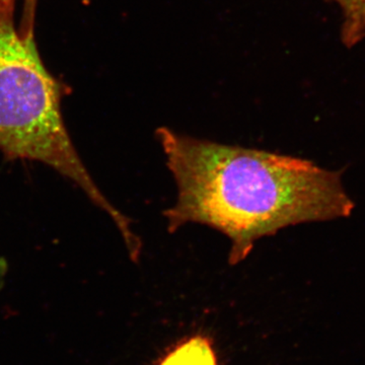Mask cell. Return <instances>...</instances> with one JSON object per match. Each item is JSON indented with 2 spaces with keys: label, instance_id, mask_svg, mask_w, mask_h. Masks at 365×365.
I'll return each mask as SVG.
<instances>
[{
  "label": "cell",
  "instance_id": "1",
  "mask_svg": "<svg viewBox=\"0 0 365 365\" xmlns=\"http://www.w3.org/2000/svg\"><path fill=\"white\" fill-rule=\"evenodd\" d=\"M155 137L177 187L163 212L170 232L190 223L222 232L228 263L246 260L255 244L300 223L351 215L340 170L304 158L196 138L160 127Z\"/></svg>",
  "mask_w": 365,
  "mask_h": 365
},
{
  "label": "cell",
  "instance_id": "2",
  "mask_svg": "<svg viewBox=\"0 0 365 365\" xmlns=\"http://www.w3.org/2000/svg\"><path fill=\"white\" fill-rule=\"evenodd\" d=\"M16 4L0 0V155L37 162L78 187L106 215L115 211L91 176L61 111L66 86L43 63L35 38L16 23Z\"/></svg>",
  "mask_w": 365,
  "mask_h": 365
},
{
  "label": "cell",
  "instance_id": "3",
  "mask_svg": "<svg viewBox=\"0 0 365 365\" xmlns=\"http://www.w3.org/2000/svg\"><path fill=\"white\" fill-rule=\"evenodd\" d=\"M158 365H218L212 342L196 335L178 343Z\"/></svg>",
  "mask_w": 365,
  "mask_h": 365
},
{
  "label": "cell",
  "instance_id": "4",
  "mask_svg": "<svg viewBox=\"0 0 365 365\" xmlns=\"http://www.w3.org/2000/svg\"><path fill=\"white\" fill-rule=\"evenodd\" d=\"M337 2L342 9L343 43L347 47H352L365 37V0H332Z\"/></svg>",
  "mask_w": 365,
  "mask_h": 365
},
{
  "label": "cell",
  "instance_id": "5",
  "mask_svg": "<svg viewBox=\"0 0 365 365\" xmlns=\"http://www.w3.org/2000/svg\"><path fill=\"white\" fill-rule=\"evenodd\" d=\"M16 2L18 0H9ZM38 0H21V14L19 32L26 38H35V18Z\"/></svg>",
  "mask_w": 365,
  "mask_h": 365
},
{
  "label": "cell",
  "instance_id": "6",
  "mask_svg": "<svg viewBox=\"0 0 365 365\" xmlns=\"http://www.w3.org/2000/svg\"><path fill=\"white\" fill-rule=\"evenodd\" d=\"M9 270V262H7L6 259L0 257V292H1L2 288L4 287Z\"/></svg>",
  "mask_w": 365,
  "mask_h": 365
}]
</instances>
